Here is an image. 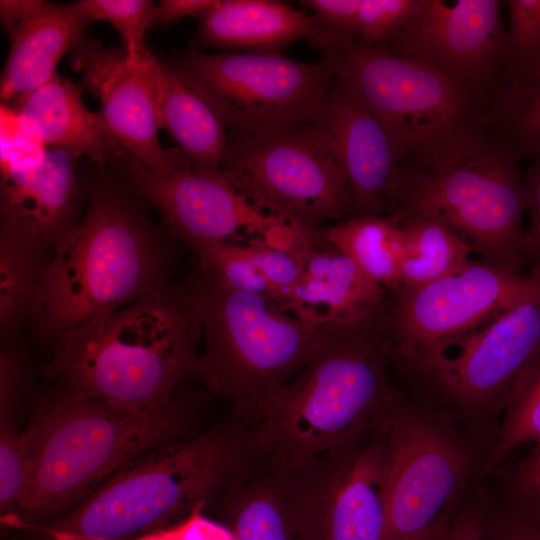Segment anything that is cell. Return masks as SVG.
I'll return each mask as SVG.
<instances>
[{
    "label": "cell",
    "instance_id": "cell-28",
    "mask_svg": "<svg viewBox=\"0 0 540 540\" xmlns=\"http://www.w3.org/2000/svg\"><path fill=\"white\" fill-rule=\"evenodd\" d=\"M485 129L519 161L540 158V84L500 83L485 100Z\"/></svg>",
    "mask_w": 540,
    "mask_h": 540
},
{
    "label": "cell",
    "instance_id": "cell-38",
    "mask_svg": "<svg viewBox=\"0 0 540 540\" xmlns=\"http://www.w3.org/2000/svg\"><path fill=\"white\" fill-rule=\"evenodd\" d=\"M27 389L25 361L20 352L5 341L0 351V422L17 423Z\"/></svg>",
    "mask_w": 540,
    "mask_h": 540
},
{
    "label": "cell",
    "instance_id": "cell-35",
    "mask_svg": "<svg viewBox=\"0 0 540 540\" xmlns=\"http://www.w3.org/2000/svg\"><path fill=\"white\" fill-rule=\"evenodd\" d=\"M422 0H360L356 42L380 47L413 18Z\"/></svg>",
    "mask_w": 540,
    "mask_h": 540
},
{
    "label": "cell",
    "instance_id": "cell-1",
    "mask_svg": "<svg viewBox=\"0 0 540 540\" xmlns=\"http://www.w3.org/2000/svg\"><path fill=\"white\" fill-rule=\"evenodd\" d=\"M201 339L198 281H167L60 336L43 374L72 393L130 409H154L197 376Z\"/></svg>",
    "mask_w": 540,
    "mask_h": 540
},
{
    "label": "cell",
    "instance_id": "cell-46",
    "mask_svg": "<svg viewBox=\"0 0 540 540\" xmlns=\"http://www.w3.org/2000/svg\"><path fill=\"white\" fill-rule=\"evenodd\" d=\"M449 516L441 519L426 533L415 540H446L450 521Z\"/></svg>",
    "mask_w": 540,
    "mask_h": 540
},
{
    "label": "cell",
    "instance_id": "cell-16",
    "mask_svg": "<svg viewBox=\"0 0 540 540\" xmlns=\"http://www.w3.org/2000/svg\"><path fill=\"white\" fill-rule=\"evenodd\" d=\"M502 5L499 0H422L409 23L378 48L424 63L486 99L501 82Z\"/></svg>",
    "mask_w": 540,
    "mask_h": 540
},
{
    "label": "cell",
    "instance_id": "cell-44",
    "mask_svg": "<svg viewBox=\"0 0 540 540\" xmlns=\"http://www.w3.org/2000/svg\"><path fill=\"white\" fill-rule=\"evenodd\" d=\"M215 0H161L155 7L152 25L166 28L186 16H198Z\"/></svg>",
    "mask_w": 540,
    "mask_h": 540
},
{
    "label": "cell",
    "instance_id": "cell-33",
    "mask_svg": "<svg viewBox=\"0 0 540 540\" xmlns=\"http://www.w3.org/2000/svg\"><path fill=\"white\" fill-rule=\"evenodd\" d=\"M83 9L92 21H106L118 32L123 50L137 61L146 52L145 32L155 14L150 0H81Z\"/></svg>",
    "mask_w": 540,
    "mask_h": 540
},
{
    "label": "cell",
    "instance_id": "cell-31",
    "mask_svg": "<svg viewBox=\"0 0 540 540\" xmlns=\"http://www.w3.org/2000/svg\"><path fill=\"white\" fill-rule=\"evenodd\" d=\"M504 409L497 439L483 465L484 473L521 445L540 444V358L520 380Z\"/></svg>",
    "mask_w": 540,
    "mask_h": 540
},
{
    "label": "cell",
    "instance_id": "cell-41",
    "mask_svg": "<svg viewBox=\"0 0 540 540\" xmlns=\"http://www.w3.org/2000/svg\"><path fill=\"white\" fill-rule=\"evenodd\" d=\"M128 540H232L224 526L206 520L200 511L170 527Z\"/></svg>",
    "mask_w": 540,
    "mask_h": 540
},
{
    "label": "cell",
    "instance_id": "cell-6",
    "mask_svg": "<svg viewBox=\"0 0 540 540\" xmlns=\"http://www.w3.org/2000/svg\"><path fill=\"white\" fill-rule=\"evenodd\" d=\"M202 339L197 376L251 426L319 348L326 326L264 296L232 290L200 270Z\"/></svg>",
    "mask_w": 540,
    "mask_h": 540
},
{
    "label": "cell",
    "instance_id": "cell-27",
    "mask_svg": "<svg viewBox=\"0 0 540 540\" xmlns=\"http://www.w3.org/2000/svg\"><path fill=\"white\" fill-rule=\"evenodd\" d=\"M326 242L350 257L388 292L399 288L403 236L390 216L359 215L322 228Z\"/></svg>",
    "mask_w": 540,
    "mask_h": 540
},
{
    "label": "cell",
    "instance_id": "cell-8",
    "mask_svg": "<svg viewBox=\"0 0 540 540\" xmlns=\"http://www.w3.org/2000/svg\"><path fill=\"white\" fill-rule=\"evenodd\" d=\"M320 53L381 122L402 164H430L485 131V98L424 63L356 41Z\"/></svg>",
    "mask_w": 540,
    "mask_h": 540
},
{
    "label": "cell",
    "instance_id": "cell-10",
    "mask_svg": "<svg viewBox=\"0 0 540 540\" xmlns=\"http://www.w3.org/2000/svg\"><path fill=\"white\" fill-rule=\"evenodd\" d=\"M537 293L540 280L529 274L472 259L438 280L388 292L382 315L391 358L413 373L441 349Z\"/></svg>",
    "mask_w": 540,
    "mask_h": 540
},
{
    "label": "cell",
    "instance_id": "cell-9",
    "mask_svg": "<svg viewBox=\"0 0 540 540\" xmlns=\"http://www.w3.org/2000/svg\"><path fill=\"white\" fill-rule=\"evenodd\" d=\"M173 62L222 118L230 144L310 124L335 80L323 59L282 54L191 51Z\"/></svg>",
    "mask_w": 540,
    "mask_h": 540
},
{
    "label": "cell",
    "instance_id": "cell-4",
    "mask_svg": "<svg viewBox=\"0 0 540 540\" xmlns=\"http://www.w3.org/2000/svg\"><path fill=\"white\" fill-rule=\"evenodd\" d=\"M249 425L233 417L172 439L119 468L33 540H128L170 527L213 505L256 462Z\"/></svg>",
    "mask_w": 540,
    "mask_h": 540
},
{
    "label": "cell",
    "instance_id": "cell-30",
    "mask_svg": "<svg viewBox=\"0 0 540 540\" xmlns=\"http://www.w3.org/2000/svg\"><path fill=\"white\" fill-rule=\"evenodd\" d=\"M508 12L503 84H540V0L503 1Z\"/></svg>",
    "mask_w": 540,
    "mask_h": 540
},
{
    "label": "cell",
    "instance_id": "cell-7",
    "mask_svg": "<svg viewBox=\"0 0 540 540\" xmlns=\"http://www.w3.org/2000/svg\"><path fill=\"white\" fill-rule=\"evenodd\" d=\"M519 159L485 131L423 166L402 164L387 216L441 218L481 260L521 272L527 263L526 198Z\"/></svg>",
    "mask_w": 540,
    "mask_h": 540
},
{
    "label": "cell",
    "instance_id": "cell-43",
    "mask_svg": "<svg viewBox=\"0 0 540 540\" xmlns=\"http://www.w3.org/2000/svg\"><path fill=\"white\" fill-rule=\"evenodd\" d=\"M487 511L482 496L467 503L450 521L446 540H482Z\"/></svg>",
    "mask_w": 540,
    "mask_h": 540
},
{
    "label": "cell",
    "instance_id": "cell-13",
    "mask_svg": "<svg viewBox=\"0 0 540 540\" xmlns=\"http://www.w3.org/2000/svg\"><path fill=\"white\" fill-rule=\"evenodd\" d=\"M222 174L261 209L322 228L354 216L344 178L310 124L231 144Z\"/></svg>",
    "mask_w": 540,
    "mask_h": 540
},
{
    "label": "cell",
    "instance_id": "cell-17",
    "mask_svg": "<svg viewBox=\"0 0 540 540\" xmlns=\"http://www.w3.org/2000/svg\"><path fill=\"white\" fill-rule=\"evenodd\" d=\"M69 64L99 99V114L128 155L156 174L190 166L179 148L160 143L154 54L147 50L133 61L123 49L86 37L70 53Z\"/></svg>",
    "mask_w": 540,
    "mask_h": 540
},
{
    "label": "cell",
    "instance_id": "cell-19",
    "mask_svg": "<svg viewBox=\"0 0 540 540\" xmlns=\"http://www.w3.org/2000/svg\"><path fill=\"white\" fill-rule=\"evenodd\" d=\"M69 154L47 150L1 165L0 236L42 256L77 223L78 178Z\"/></svg>",
    "mask_w": 540,
    "mask_h": 540
},
{
    "label": "cell",
    "instance_id": "cell-11",
    "mask_svg": "<svg viewBox=\"0 0 540 540\" xmlns=\"http://www.w3.org/2000/svg\"><path fill=\"white\" fill-rule=\"evenodd\" d=\"M389 418L282 473L297 540H383Z\"/></svg>",
    "mask_w": 540,
    "mask_h": 540
},
{
    "label": "cell",
    "instance_id": "cell-26",
    "mask_svg": "<svg viewBox=\"0 0 540 540\" xmlns=\"http://www.w3.org/2000/svg\"><path fill=\"white\" fill-rule=\"evenodd\" d=\"M396 221L403 236L399 288L420 286L450 275L474 252L467 240L439 217L412 214Z\"/></svg>",
    "mask_w": 540,
    "mask_h": 540
},
{
    "label": "cell",
    "instance_id": "cell-34",
    "mask_svg": "<svg viewBox=\"0 0 540 540\" xmlns=\"http://www.w3.org/2000/svg\"><path fill=\"white\" fill-rule=\"evenodd\" d=\"M31 460L17 424L0 422V513L10 518L26 496Z\"/></svg>",
    "mask_w": 540,
    "mask_h": 540
},
{
    "label": "cell",
    "instance_id": "cell-29",
    "mask_svg": "<svg viewBox=\"0 0 540 540\" xmlns=\"http://www.w3.org/2000/svg\"><path fill=\"white\" fill-rule=\"evenodd\" d=\"M40 257L26 245L0 236V323L5 336L34 315L43 270Z\"/></svg>",
    "mask_w": 540,
    "mask_h": 540
},
{
    "label": "cell",
    "instance_id": "cell-37",
    "mask_svg": "<svg viewBox=\"0 0 540 540\" xmlns=\"http://www.w3.org/2000/svg\"><path fill=\"white\" fill-rule=\"evenodd\" d=\"M320 31L314 46L321 50L343 41H356V21L360 0H304Z\"/></svg>",
    "mask_w": 540,
    "mask_h": 540
},
{
    "label": "cell",
    "instance_id": "cell-5",
    "mask_svg": "<svg viewBox=\"0 0 540 540\" xmlns=\"http://www.w3.org/2000/svg\"><path fill=\"white\" fill-rule=\"evenodd\" d=\"M53 249L33 316L55 341L168 281L153 229L132 198L110 181L94 189L82 220Z\"/></svg>",
    "mask_w": 540,
    "mask_h": 540
},
{
    "label": "cell",
    "instance_id": "cell-20",
    "mask_svg": "<svg viewBox=\"0 0 540 540\" xmlns=\"http://www.w3.org/2000/svg\"><path fill=\"white\" fill-rule=\"evenodd\" d=\"M388 290L324 242L305 251L301 275L278 307L320 326L360 321L382 309Z\"/></svg>",
    "mask_w": 540,
    "mask_h": 540
},
{
    "label": "cell",
    "instance_id": "cell-39",
    "mask_svg": "<svg viewBox=\"0 0 540 540\" xmlns=\"http://www.w3.org/2000/svg\"><path fill=\"white\" fill-rule=\"evenodd\" d=\"M482 540H540V520L509 502L487 511Z\"/></svg>",
    "mask_w": 540,
    "mask_h": 540
},
{
    "label": "cell",
    "instance_id": "cell-23",
    "mask_svg": "<svg viewBox=\"0 0 540 540\" xmlns=\"http://www.w3.org/2000/svg\"><path fill=\"white\" fill-rule=\"evenodd\" d=\"M193 51L218 48L281 54L299 39L313 45L320 31L311 14L277 0H215L198 16Z\"/></svg>",
    "mask_w": 540,
    "mask_h": 540
},
{
    "label": "cell",
    "instance_id": "cell-3",
    "mask_svg": "<svg viewBox=\"0 0 540 540\" xmlns=\"http://www.w3.org/2000/svg\"><path fill=\"white\" fill-rule=\"evenodd\" d=\"M382 309L326 326L315 354L249 426L257 461L287 473L389 418L398 394Z\"/></svg>",
    "mask_w": 540,
    "mask_h": 540
},
{
    "label": "cell",
    "instance_id": "cell-15",
    "mask_svg": "<svg viewBox=\"0 0 540 540\" xmlns=\"http://www.w3.org/2000/svg\"><path fill=\"white\" fill-rule=\"evenodd\" d=\"M540 358V293L441 349L413 374L464 412L506 406Z\"/></svg>",
    "mask_w": 540,
    "mask_h": 540
},
{
    "label": "cell",
    "instance_id": "cell-40",
    "mask_svg": "<svg viewBox=\"0 0 540 540\" xmlns=\"http://www.w3.org/2000/svg\"><path fill=\"white\" fill-rule=\"evenodd\" d=\"M526 198V213L530 225L525 230L527 264L529 275L540 280V158L531 160L523 174Z\"/></svg>",
    "mask_w": 540,
    "mask_h": 540
},
{
    "label": "cell",
    "instance_id": "cell-2",
    "mask_svg": "<svg viewBox=\"0 0 540 540\" xmlns=\"http://www.w3.org/2000/svg\"><path fill=\"white\" fill-rule=\"evenodd\" d=\"M192 412L177 394L149 410L58 388L34 400L22 436L31 460L23 501L3 521L25 532L80 504L125 463L163 442L191 435Z\"/></svg>",
    "mask_w": 540,
    "mask_h": 540
},
{
    "label": "cell",
    "instance_id": "cell-12",
    "mask_svg": "<svg viewBox=\"0 0 540 540\" xmlns=\"http://www.w3.org/2000/svg\"><path fill=\"white\" fill-rule=\"evenodd\" d=\"M472 469V451L455 427L398 395L388 421L383 540H415L448 516Z\"/></svg>",
    "mask_w": 540,
    "mask_h": 540
},
{
    "label": "cell",
    "instance_id": "cell-42",
    "mask_svg": "<svg viewBox=\"0 0 540 540\" xmlns=\"http://www.w3.org/2000/svg\"><path fill=\"white\" fill-rule=\"evenodd\" d=\"M510 502L540 520V465L518 463L510 477Z\"/></svg>",
    "mask_w": 540,
    "mask_h": 540
},
{
    "label": "cell",
    "instance_id": "cell-14",
    "mask_svg": "<svg viewBox=\"0 0 540 540\" xmlns=\"http://www.w3.org/2000/svg\"><path fill=\"white\" fill-rule=\"evenodd\" d=\"M127 156L131 186L157 208L171 233L194 249L212 242L238 243L236 238L242 234L288 250L302 249L310 242L307 228L255 205L220 170L203 172L184 166L156 174Z\"/></svg>",
    "mask_w": 540,
    "mask_h": 540
},
{
    "label": "cell",
    "instance_id": "cell-25",
    "mask_svg": "<svg viewBox=\"0 0 540 540\" xmlns=\"http://www.w3.org/2000/svg\"><path fill=\"white\" fill-rule=\"evenodd\" d=\"M212 506L232 540H297L283 474L259 461L234 479Z\"/></svg>",
    "mask_w": 540,
    "mask_h": 540
},
{
    "label": "cell",
    "instance_id": "cell-18",
    "mask_svg": "<svg viewBox=\"0 0 540 540\" xmlns=\"http://www.w3.org/2000/svg\"><path fill=\"white\" fill-rule=\"evenodd\" d=\"M310 125L344 178L354 216H387L402 162L361 97L335 77Z\"/></svg>",
    "mask_w": 540,
    "mask_h": 540
},
{
    "label": "cell",
    "instance_id": "cell-22",
    "mask_svg": "<svg viewBox=\"0 0 540 540\" xmlns=\"http://www.w3.org/2000/svg\"><path fill=\"white\" fill-rule=\"evenodd\" d=\"M92 19L80 2L40 1L8 33L10 50L1 75L2 102L14 103L56 74L60 59L87 36Z\"/></svg>",
    "mask_w": 540,
    "mask_h": 540
},
{
    "label": "cell",
    "instance_id": "cell-32",
    "mask_svg": "<svg viewBox=\"0 0 540 540\" xmlns=\"http://www.w3.org/2000/svg\"><path fill=\"white\" fill-rule=\"evenodd\" d=\"M195 250L201 271L232 290L264 296L275 303L273 288L249 257L244 244L220 241L200 245Z\"/></svg>",
    "mask_w": 540,
    "mask_h": 540
},
{
    "label": "cell",
    "instance_id": "cell-21",
    "mask_svg": "<svg viewBox=\"0 0 540 540\" xmlns=\"http://www.w3.org/2000/svg\"><path fill=\"white\" fill-rule=\"evenodd\" d=\"M15 118L35 142L98 165L126 153L99 112L90 111L82 90L57 73L15 103Z\"/></svg>",
    "mask_w": 540,
    "mask_h": 540
},
{
    "label": "cell",
    "instance_id": "cell-36",
    "mask_svg": "<svg viewBox=\"0 0 540 540\" xmlns=\"http://www.w3.org/2000/svg\"><path fill=\"white\" fill-rule=\"evenodd\" d=\"M244 246L253 263L273 288L278 306L281 298L299 279L305 251L309 247L288 250L270 246L257 239H251Z\"/></svg>",
    "mask_w": 540,
    "mask_h": 540
},
{
    "label": "cell",
    "instance_id": "cell-47",
    "mask_svg": "<svg viewBox=\"0 0 540 540\" xmlns=\"http://www.w3.org/2000/svg\"><path fill=\"white\" fill-rule=\"evenodd\" d=\"M519 463L526 466H538L540 465V444L535 445L532 451Z\"/></svg>",
    "mask_w": 540,
    "mask_h": 540
},
{
    "label": "cell",
    "instance_id": "cell-24",
    "mask_svg": "<svg viewBox=\"0 0 540 540\" xmlns=\"http://www.w3.org/2000/svg\"><path fill=\"white\" fill-rule=\"evenodd\" d=\"M158 118L196 171L220 170L231 144L227 126L173 61L157 58Z\"/></svg>",
    "mask_w": 540,
    "mask_h": 540
},
{
    "label": "cell",
    "instance_id": "cell-45",
    "mask_svg": "<svg viewBox=\"0 0 540 540\" xmlns=\"http://www.w3.org/2000/svg\"><path fill=\"white\" fill-rule=\"evenodd\" d=\"M38 3V0H1V21L9 33Z\"/></svg>",
    "mask_w": 540,
    "mask_h": 540
}]
</instances>
